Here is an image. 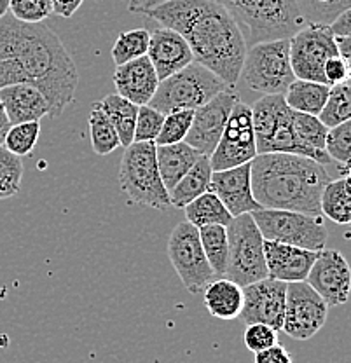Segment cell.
I'll list each match as a JSON object with an SVG mask.
<instances>
[{"instance_id":"obj_17","label":"cell","mask_w":351,"mask_h":363,"mask_svg":"<svg viewBox=\"0 0 351 363\" xmlns=\"http://www.w3.org/2000/svg\"><path fill=\"white\" fill-rule=\"evenodd\" d=\"M286 285L278 279H260L243 286V309L240 320L245 325L264 323L274 330H282L285 320Z\"/></svg>"},{"instance_id":"obj_13","label":"cell","mask_w":351,"mask_h":363,"mask_svg":"<svg viewBox=\"0 0 351 363\" xmlns=\"http://www.w3.org/2000/svg\"><path fill=\"white\" fill-rule=\"evenodd\" d=\"M255 156H257V145H255L254 123H252V107L238 100L225 124L224 133L210 156L211 169L222 172V169L236 168L250 162Z\"/></svg>"},{"instance_id":"obj_30","label":"cell","mask_w":351,"mask_h":363,"mask_svg":"<svg viewBox=\"0 0 351 363\" xmlns=\"http://www.w3.org/2000/svg\"><path fill=\"white\" fill-rule=\"evenodd\" d=\"M184 211H186V220L189 224L198 227V229L206 225L228 227L233 220V215L229 213L228 208L210 191H206L205 194L198 196L194 201L189 203L184 208Z\"/></svg>"},{"instance_id":"obj_33","label":"cell","mask_w":351,"mask_h":363,"mask_svg":"<svg viewBox=\"0 0 351 363\" xmlns=\"http://www.w3.org/2000/svg\"><path fill=\"white\" fill-rule=\"evenodd\" d=\"M89 136H91V147L98 156H107L112 154L116 149H119L121 142L117 136L114 126L107 119L100 108L93 105V111L89 113Z\"/></svg>"},{"instance_id":"obj_41","label":"cell","mask_w":351,"mask_h":363,"mask_svg":"<svg viewBox=\"0 0 351 363\" xmlns=\"http://www.w3.org/2000/svg\"><path fill=\"white\" fill-rule=\"evenodd\" d=\"M9 13L18 21L44 23L52 14L51 0H11Z\"/></svg>"},{"instance_id":"obj_6","label":"cell","mask_w":351,"mask_h":363,"mask_svg":"<svg viewBox=\"0 0 351 363\" xmlns=\"http://www.w3.org/2000/svg\"><path fill=\"white\" fill-rule=\"evenodd\" d=\"M225 88L229 86L218 75L192 62L161 81L149 105L165 116L175 111H196Z\"/></svg>"},{"instance_id":"obj_2","label":"cell","mask_w":351,"mask_h":363,"mask_svg":"<svg viewBox=\"0 0 351 363\" xmlns=\"http://www.w3.org/2000/svg\"><path fill=\"white\" fill-rule=\"evenodd\" d=\"M131 13L179 33L194 62L206 67L229 88L240 81L247 40L234 18L215 0H131Z\"/></svg>"},{"instance_id":"obj_26","label":"cell","mask_w":351,"mask_h":363,"mask_svg":"<svg viewBox=\"0 0 351 363\" xmlns=\"http://www.w3.org/2000/svg\"><path fill=\"white\" fill-rule=\"evenodd\" d=\"M94 107L100 108L107 116L111 124L114 126L117 136H119L121 145L126 149L133 143L135 124H137L138 105L131 104L126 98L119 94H107L101 101L94 104Z\"/></svg>"},{"instance_id":"obj_5","label":"cell","mask_w":351,"mask_h":363,"mask_svg":"<svg viewBox=\"0 0 351 363\" xmlns=\"http://www.w3.org/2000/svg\"><path fill=\"white\" fill-rule=\"evenodd\" d=\"M121 191L133 203L166 211L172 208L169 192L161 180L156 143L133 142L126 147L119 168Z\"/></svg>"},{"instance_id":"obj_35","label":"cell","mask_w":351,"mask_h":363,"mask_svg":"<svg viewBox=\"0 0 351 363\" xmlns=\"http://www.w3.org/2000/svg\"><path fill=\"white\" fill-rule=\"evenodd\" d=\"M308 23L330 25L342 13L351 9V0H296Z\"/></svg>"},{"instance_id":"obj_31","label":"cell","mask_w":351,"mask_h":363,"mask_svg":"<svg viewBox=\"0 0 351 363\" xmlns=\"http://www.w3.org/2000/svg\"><path fill=\"white\" fill-rule=\"evenodd\" d=\"M198 230L203 252L208 259L211 271L215 272L217 278H224L229 259L228 229L224 225H206L199 227Z\"/></svg>"},{"instance_id":"obj_19","label":"cell","mask_w":351,"mask_h":363,"mask_svg":"<svg viewBox=\"0 0 351 363\" xmlns=\"http://www.w3.org/2000/svg\"><path fill=\"white\" fill-rule=\"evenodd\" d=\"M316 253L318 252L264 240L267 278L283 283L306 281L316 259Z\"/></svg>"},{"instance_id":"obj_9","label":"cell","mask_w":351,"mask_h":363,"mask_svg":"<svg viewBox=\"0 0 351 363\" xmlns=\"http://www.w3.org/2000/svg\"><path fill=\"white\" fill-rule=\"evenodd\" d=\"M252 217L266 241H277L313 252H320L327 245L328 233L322 217L269 208H260L252 213Z\"/></svg>"},{"instance_id":"obj_44","label":"cell","mask_w":351,"mask_h":363,"mask_svg":"<svg viewBox=\"0 0 351 363\" xmlns=\"http://www.w3.org/2000/svg\"><path fill=\"white\" fill-rule=\"evenodd\" d=\"M254 363H294V362L285 346H282V344H274V346L267 347V350H262L259 351V353H255Z\"/></svg>"},{"instance_id":"obj_7","label":"cell","mask_w":351,"mask_h":363,"mask_svg":"<svg viewBox=\"0 0 351 363\" xmlns=\"http://www.w3.org/2000/svg\"><path fill=\"white\" fill-rule=\"evenodd\" d=\"M240 79L262 96L285 94L296 81L290 65V39L266 40L247 48Z\"/></svg>"},{"instance_id":"obj_14","label":"cell","mask_w":351,"mask_h":363,"mask_svg":"<svg viewBox=\"0 0 351 363\" xmlns=\"http://www.w3.org/2000/svg\"><path fill=\"white\" fill-rule=\"evenodd\" d=\"M328 306L306 281L286 285V306L283 328L286 335L297 340H308L318 334L325 325Z\"/></svg>"},{"instance_id":"obj_23","label":"cell","mask_w":351,"mask_h":363,"mask_svg":"<svg viewBox=\"0 0 351 363\" xmlns=\"http://www.w3.org/2000/svg\"><path fill=\"white\" fill-rule=\"evenodd\" d=\"M203 302L217 320H236L243 309V286L228 278H215L203 290Z\"/></svg>"},{"instance_id":"obj_39","label":"cell","mask_w":351,"mask_h":363,"mask_svg":"<svg viewBox=\"0 0 351 363\" xmlns=\"http://www.w3.org/2000/svg\"><path fill=\"white\" fill-rule=\"evenodd\" d=\"M325 150L332 161H338L339 164L348 166L351 162V119L338 124L334 128H328Z\"/></svg>"},{"instance_id":"obj_16","label":"cell","mask_w":351,"mask_h":363,"mask_svg":"<svg viewBox=\"0 0 351 363\" xmlns=\"http://www.w3.org/2000/svg\"><path fill=\"white\" fill-rule=\"evenodd\" d=\"M306 283L325 301L328 308L346 304L351 294V267L348 260L334 248L320 250Z\"/></svg>"},{"instance_id":"obj_18","label":"cell","mask_w":351,"mask_h":363,"mask_svg":"<svg viewBox=\"0 0 351 363\" xmlns=\"http://www.w3.org/2000/svg\"><path fill=\"white\" fill-rule=\"evenodd\" d=\"M208 191L221 199L233 218L260 210L252 191L250 162L211 173Z\"/></svg>"},{"instance_id":"obj_22","label":"cell","mask_w":351,"mask_h":363,"mask_svg":"<svg viewBox=\"0 0 351 363\" xmlns=\"http://www.w3.org/2000/svg\"><path fill=\"white\" fill-rule=\"evenodd\" d=\"M0 101L4 105L11 124L33 123L49 116V104L43 93L32 84H11L0 89Z\"/></svg>"},{"instance_id":"obj_46","label":"cell","mask_w":351,"mask_h":363,"mask_svg":"<svg viewBox=\"0 0 351 363\" xmlns=\"http://www.w3.org/2000/svg\"><path fill=\"white\" fill-rule=\"evenodd\" d=\"M330 30L335 37L341 35H351V9L342 13L338 20H334L330 23Z\"/></svg>"},{"instance_id":"obj_21","label":"cell","mask_w":351,"mask_h":363,"mask_svg":"<svg viewBox=\"0 0 351 363\" xmlns=\"http://www.w3.org/2000/svg\"><path fill=\"white\" fill-rule=\"evenodd\" d=\"M112 81H114L117 94L126 98L131 104L138 105V107L149 105V101L156 94L157 86H160L156 70H154L152 63L149 62L147 56L116 67Z\"/></svg>"},{"instance_id":"obj_12","label":"cell","mask_w":351,"mask_h":363,"mask_svg":"<svg viewBox=\"0 0 351 363\" xmlns=\"http://www.w3.org/2000/svg\"><path fill=\"white\" fill-rule=\"evenodd\" d=\"M338 55L335 35L328 25L308 23L290 37V65L296 79L325 84L323 67L328 58Z\"/></svg>"},{"instance_id":"obj_48","label":"cell","mask_w":351,"mask_h":363,"mask_svg":"<svg viewBox=\"0 0 351 363\" xmlns=\"http://www.w3.org/2000/svg\"><path fill=\"white\" fill-rule=\"evenodd\" d=\"M11 126H13V124H11L9 117H7L6 111H4L2 101H0V145H4V140H6V135Z\"/></svg>"},{"instance_id":"obj_49","label":"cell","mask_w":351,"mask_h":363,"mask_svg":"<svg viewBox=\"0 0 351 363\" xmlns=\"http://www.w3.org/2000/svg\"><path fill=\"white\" fill-rule=\"evenodd\" d=\"M9 2L11 0H0V18H4L9 13Z\"/></svg>"},{"instance_id":"obj_38","label":"cell","mask_w":351,"mask_h":363,"mask_svg":"<svg viewBox=\"0 0 351 363\" xmlns=\"http://www.w3.org/2000/svg\"><path fill=\"white\" fill-rule=\"evenodd\" d=\"M192 117H194V111H175L166 113L160 135L154 142L156 147L186 142L189 130H191Z\"/></svg>"},{"instance_id":"obj_24","label":"cell","mask_w":351,"mask_h":363,"mask_svg":"<svg viewBox=\"0 0 351 363\" xmlns=\"http://www.w3.org/2000/svg\"><path fill=\"white\" fill-rule=\"evenodd\" d=\"M199 157L201 154L186 142L156 147L157 168H160V175L166 191H172Z\"/></svg>"},{"instance_id":"obj_40","label":"cell","mask_w":351,"mask_h":363,"mask_svg":"<svg viewBox=\"0 0 351 363\" xmlns=\"http://www.w3.org/2000/svg\"><path fill=\"white\" fill-rule=\"evenodd\" d=\"M165 113L156 111L150 105H142L138 107L137 124H135L133 142H156L160 135L161 126H163Z\"/></svg>"},{"instance_id":"obj_32","label":"cell","mask_w":351,"mask_h":363,"mask_svg":"<svg viewBox=\"0 0 351 363\" xmlns=\"http://www.w3.org/2000/svg\"><path fill=\"white\" fill-rule=\"evenodd\" d=\"M149 43L150 32L145 28H133L119 33V37L116 39L111 51L116 67L124 65L128 62H133V60L142 58V56H147Z\"/></svg>"},{"instance_id":"obj_4","label":"cell","mask_w":351,"mask_h":363,"mask_svg":"<svg viewBox=\"0 0 351 363\" xmlns=\"http://www.w3.org/2000/svg\"><path fill=\"white\" fill-rule=\"evenodd\" d=\"M234 18L247 45L290 39L308 25L296 0H215Z\"/></svg>"},{"instance_id":"obj_45","label":"cell","mask_w":351,"mask_h":363,"mask_svg":"<svg viewBox=\"0 0 351 363\" xmlns=\"http://www.w3.org/2000/svg\"><path fill=\"white\" fill-rule=\"evenodd\" d=\"M84 0H51L52 14L60 18H72Z\"/></svg>"},{"instance_id":"obj_34","label":"cell","mask_w":351,"mask_h":363,"mask_svg":"<svg viewBox=\"0 0 351 363\" xmlns=\"http://www.w3.org/2000/svg\"><path fill=\"white\" fill-rule=\"evenodd\" d=\"M318 119L327 128H334L351 119V84L342 82V84L332 86L328 91L325 107L320 112Z\"/></svg>"},{"instance_id":"obj_20","label":"cell","mask_w":351,"mask_h":363,"mask_svg":"<svg viewBox=\"0 0 351 363\" xmlns=\"http://www.w3.org/2000/svg\"><path fill=\"white\" fill-rule=\"evenodd\" d=\"M147 58L152 63L160 82L194 62V56L186 40L165 26L150 33Z\"/></svg>"},{"instance_id":"obj_27","label":"cell","mask_w":351,"mask_h":363,"mask_svg":"<svg viewBox=\"0 0 351 363\" xmlns=\"http://www.w3.org/2000/svg\"><path fill=\"white\" fill-rule=\"evenodd\" d=\"M211 162L208 156H201L196 164L182 177V180L169 191V201L175 208H186L189 203L194 201L198 196L205 194L210 187L211 180Z\"/></svg>"},{"instance_id":"obj_15","label":"cell","mask_w":351,"mask_h":363,"mask_svg":"<svg viewBox=\"0 0 351 363\" xmlns=\"http://www.w3.org/2000/svg\"><path fill=\"white\" fill-rule=\"evenodd\" d=\"M238 100H240V96H238L236 91L225 88L217 96L211 98L208 104L196 108L186 143L198 150L201 156L210 157L222 133H224L225 124H228L229 116H231L234 104Z\"/></svg>"},{"instance_id":"obj_50","label":"cell","mask_w":351,"mask_h":363,"mask_svg":"<svg viewBox=\"0 0 351 363\" xmlns=\"http://www.w3.org/2000/svg\"><path fill=\"white\" fill-rule=\"evenodd\" d=\"M342 169H345V175L348 177V179L351 180V162H350L348 166H345V168H342Z\"/></svg>"},{"instance_id":"obj_11","label":"cell","mask_w":351,"mask_h":363,"mask_svg":"<svg viewBox=\"0 0 351 363\" xmlns=\"http://www.w3.org/2000/svg\"><path fill=\"white\" fill-rule=\"evenodd\" d=\"M166 250L177 276L191 294L203 292L217 278L203 252L198 227L187 220L173 227Z\"/></svg>"},{"instance_id":"obj_8","label":"cell","mask_w":351,"mask_h":363,"mask_svg":"<svg viewBox=\"0 0 351 363\" xmlns=\"http://www.w3.org/2000/svg\"><path fill=\"white\" fill-rule=\"evenodd\" d=\"M229 259L224 278L240 286L252 285L267 278L264 238L252 213L234 217L228 227Z\"/></svg>"},{"instance_id":"obj_37","label":"cell","mask_w":351,"mask_h":363,"mask_svg":"<svg viewBox=\"0 0 351 363\" xmlns=\"http://www.w3.org/2000/svg\"><path fill=\"white\" fill-rule=\"evenodd\" d=\"M40 136V123L33 121V123H21L13 124L7 131L6 140H4V147L9 150L11 154L18 157L30 156L35 149L37 142Z\"/></svg>"},{"instance_id":"obj_1","label":"cell","mask_w":351,"mask_h":363,"mask_svg":"<svg viewBox=\"0 0 351 363\" xmlns=\"http://www.w3.org/2000/svg\"><path fill=\"white\" fill-rule=\"evenodd\" d=\"M35 86L46 96L49 117H60L74 101L79 72L60 37L46 23L0 18V89L11 84Z\"/></svg>"},{"instance_id":"obj_36","label":"cell","mask_w":351,"mask_h":363,"mask_svg":"<svg viewBox=\"0 0 351 363\" xmlns=\"http://www.w3.org/2000/svg\"><path fill=\"white\" fill-rule=\"evenodd\" d=\"M23 162L4 145H0V201L16 196L23 182Z\"/></svg>"},{"instance_id":"obj_28","label":"cell","mask_w":351,"mask_h":363,"mask_svg":"<svg viewBox=\"0 0 351 363\" xmlns=\"http://www.w3.org/2000/svg\"><path fill=\"white\" fill-rule=\"evenodd\" d=\"M328 91H330V86L322 84V82L296 79L285 91L283 98L290 111L320 116L322 108L325 107Z\"/></svg>"},{"instance_id":"obj_42","label":"cell","mask_w":351,"mask_h":363,"mask_svg":"<svg viewBox=\"0 0 351 363\" xmlns=\"http://www.w3.org/2000/svg\"><path fill=\"white\" fill-rule=\"evenodd\" d=\"M243 340L248 350L259 353V351L267 350V347L278 344V330L264 323H250L245 328Z\"/></svg>"},{"instance_id":"obj_10","label":"cell","mask_w":351,"mask_h":363,"mask_svg":"<svg viewBox=\"0 0 351 363\" xmlns=\"http://www.w3.org/2000/svg\"><path fill=\"white\" fill-rule=\"evenodd\" d=\"M257 154L285 152L308 157L292 128V111L283 94H264L252 107Z\"/></svg>"},{"instance_id":"obj_43","label":"cell","mask_w":351,"mask_h":363,"mask_svg":"<svg viewBox=\"0 0 351 363\" xmlns=\"http://www.w3.org/2000/svg\"><path fill=\"white\" fill-rule=\"evenodd\" d=\"M323 77H325V84L330 86V88L342 84V82H348V68H346V63L342 62L341 56L338 55L327 60L325 67H323Z\"/></svg>"},{"instance_id":"obj_47","label":"cell","mask_w":351,"mask_h":363,"mask_svg":"<svg viewBox=\"0 0 351 363\" xmlns=\"http://www.w3.org/2000/svg\"><path fill=\"white\" fill-rule=\"evenodd\" d=\"M335 44H338V52L342 58V62L346 63V68H348V74L351 79V35L335 37Z\"/></svg>"},{"instance_id":"obj_29","label":"cell","mask_w":351,"mask_h":363,"mask_svg":"<svg viewBox=\"0 0 351 363\" xmlns=\"http://www.w3.org/2000/svg\"><path fill=\"white\" fill-rule=\"evenodd\" d=\"M320 210L334 224H351V180L348 177L328 182L320 198Z\"/></svg>"},{"instance_id":"obj_25","label":"cell","mask_w":351,"mask_h":363,"mask_svg":"<svg viewBox=\"0 0 351 363\" xmlns=\"http://www.w3.org/2000/svg\"><path fill=\"white\" fill-rule=\"evenodd\" d=\"M292 128L296 138L299 140L303 149L308 152L309 159L323 166H327L332 161L325 150L328 128L318 119V116H309V113L292 111Z\"/></svg>"},{"instance_id":"obj_3","label":"cell","mask_w":351,"mask_h":363,"mask_svg":"<svg viewBox=\"0 0 351 363\" xmlns=\"http://www.w3.org/2000/svg\"><path fill=\"white\" fill-rule=\"evenodd\" d=\"M252 191L260 208L322 217L320 198L332 179L325 166L297 154H257L250 161Z\"/></svg>"}]
</instances>
